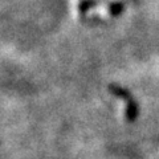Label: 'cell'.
Masks as SVG:
<instances>
[{
	"label": "cell",
	"instance_id": "cell-1",
	"mask_svg": "<svg viewBox=\"0 0 159 159\" xmlns=\"http://www.w3.org/2000/svg\"><path fill=\"white\" fill-rule=\"evenodd\" d=\"M107 89L111 94H114L116 97L125 101V103H126V111H125L126 121L127 122L135 121L138 114H139V105H138V102L135 101V99H134L133 94L129 92L127 89H125L121 85H118V84H110V85L107 86Z\"/></svg>",
	"mask_w": 159,
	"mask_h": 159
}]
</instances>
